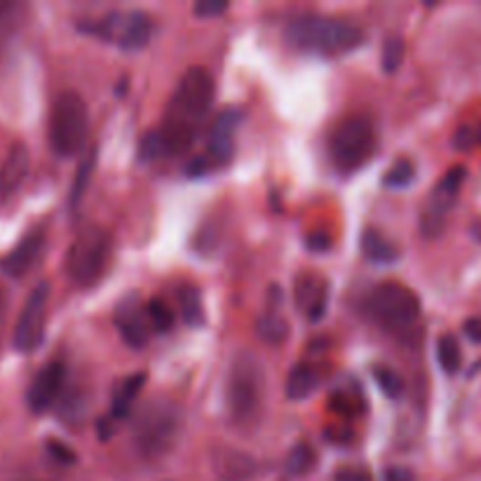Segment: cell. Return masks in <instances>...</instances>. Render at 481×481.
Listing matches in <instances>:
<instances>
[{"mask_svg": "<svg viewBox=\"0 0 481 481\" xmlns=\"http://www.w3.org/2000/svg\"><path fill=\"white\" fill-rule=\"evenodd\" d=\"M214 94H216V82L209 68L204 66H191L179 85L174 89L167 115H164V125L160 127L172 146V155L186 151L195 139L197 130L207 118L209 109L214 104Z\"/></svg>", "mask_w": 481, "mask_h": 481, "instance_id": "cell-1", "label": "cell"}, {"mask_svg": "<svg viewBox=\"0 0 481 481\" xmlns=\"http://www.w3.org/2000/svg\"><path fill=\"white\" fill-rule=\"evenodd\" d=\"M287 43L306 52L339 57L364 43V31L357 24L327 15H298L285 28Z\"/></svg>", "mask_w": 481, "mask_h": 481, "instance_id": "cell-2", "label": "cell"}, {"mask_svg": "<svg viewBox=\"0 0 481 481\" xmlns=\"http://www.w3.org/2000/svg\"><path fill=\"white\" fill-rule=\"evenodd\" d=\"M266 400V369L254 352H237L225 373V409L235 425L258 421Z\"/></svg>", "mask_w": 481, "mask_h": 481, "instance_id": "cell-3", "label": "cell"}, {"mask_svg": "<svg viewBox=\"0 0 481 481\" xmlns=\"http://www.w3.org/2000/svg\"><path fill=\"white\" fill-rule=\"evenodd\" d=\"M183 427V413L172 400L148 402L131 427L134 446L146 460H160L174 449Z\"/></svg>", "mask_w": 481, "mask_h": 481, "instance_id": "cell-4", "label": "cell"}, {"mask_svg": "<svg viewBox=\"0 0 481 481\" xmlns=\"http://www.w3.org/2000/svg\"><path fill=\"white\" fill-rule=\"evenodd\" d=\"M113 240L106 228L97 224L82 225L66 252V275L73 285L92 287L104 277L110 261Z\"/></svg>", "mask_w": 481, "mask_h": 481, "instance_id": "cell-5", "label": "cell"}, {"mask_svg": "<svg viewBox=\"0 0 481 481\" xmlns=\"http://www.w3.org/2000/svg\"><path fill=\"white\" fill-rule=\"evenodd\" d=\"M89 137V113L78 92H61L49 113V146L61 158H73Z\"/></svg>", "mask_w": 481, "mask_h": 481, "instance_id": "cell-6", "label": "cell"}, {"mask_svg": "<svg viewBox=\"0 0 481 481\" xmlns=\"http://www.w3.org/2000/svg\"><path fill=\"white\" fill-rule=\"evenodd\" d=\"M82 33L120 49H143L155 33V19L141 10H113L99 19L78 24Z\"/></svg>", "mask_w": 481, "mask_h": 481, "instance_id": "cell-7", "label": "cell"}, {"mask_svg": "<svg viewBox=\"0 0 481 481\" xmlns=\"http://www.w3.org/2000/svg\"><path fill=\"white\" fill-rule=\"evenodd\" d=\"M329 153L340 170H357L376 153V130L367 115H348L329 137Z\"/></svg>", "mask_w": 481, "mask_h": 481, "instance_id": "cell-8", "label": "cell"}, {"mask_svg": "<svg viewBox=\"0 0 481 481\" xmlns=\"http://www.w3.org/2000/svg\"><path fill=\"white\" fill-rule=\"evenodd\" d=\"M367 308L378 324L394 329V331L409 329L411 324H416L421 315V301H418L416 291L392 279L373 287L367 298Z\"/></svg>", "mask_w": 481, "mask_h": 481, "instance_id": "cell-9", "label": "cell"}, {"mask_svg": "<svg viewBox=\"0 0 481 481\" xmlns=\"http://www.w3.org/2000/svg\"><path fill=\"white\" fill-rule=\"evenodd\" d=\"M463 181H465V167H451V170L439 179L433 195L427 200L425 209H423V216H421L423 235L425 237L442 235L444 225H446V216H449V212L454 209L455 200H458L460 195Z\"/></svg>", "mask_w": 481, "mask_h": 481, "instance_id": "cell-10", "label": "cell"}, {"mask_svg": "<svg viewBox=\"0 0 481 481\" xmlns=\"http://www.w3.org/2000/svg\"><path fill=\"white\" fill-rule=\"evenodd\" d=\"M47 301H49V285L40 282L31 289L26 303H24L19 319H16L15 336L12 343L19 352H33L43 343L45 334V318H47Z\"/></svg>", "mask_w": 481, "mask_h": 481, "instance_id": "cell-11", "label": "cell"}, {"mask_svg": "<svg viewBox=\"0 0 481 481\" xmlns=\"http://www.w3.org/2000/svg\"><path fill=\"white\" fill-rule=\"evenodd\" d=\"M115 327L120 331L127 345L131 348H143L151 340V322H148L146 306H141L137 294L122 296L113 310Z\"/></svg>", "mask_w": 481, "mask_h": 481, "instance_id": "cell-12", "label": "cell"}, {"mask_svg": "<svg viewBox=\"0 0 481 481\" xmlns=\"http://www.w3.org/2000/svg\"><path fill=\"white\" fill-rule=\"evenodd\" d=\"M242 122L240 109H225L216 115V120L209 127L207 158L212 164H225L235 153V131Z\"/></svg>", "mask_w": 481, "mask_h": 481, "instance_id": "cell-13", "label": "cell"}, {"mask_svg": "<svg viewBox=\"0 0 481 481\" xmlns=\"http://www.w3.org/2000/svg\"><path fill=\"white\" fill-rule=\"evenodd\" d=\"M66 381V367L61 361H49L36 373V378L28 385L26 402L31 406L33 413H43L49 406L59 400L61 388H64Z\"/></svg>", "mask_w": 481, "mask_h": 481, "instance_id": "cell-14", "label": "cell"}, {"mask_svg": "<svg viewBox=\"0 0 481 481\" xmlns=\"http://www.w3.org/2000/svg\"><path fill=\"white\" fill-rule=\"evenodd\" d=\"M296 308L306 315L308 322H318L322 319L324 310L329 303V285L327 279L315 273H303L296 277L294 287Z\"/></svg>", "mask_w": 481, "mask_h": 481, "instance_id": "cell-15", "label": "cell"}, {"mask_svg": "<svg viewBox=\"0 0 481 481\" xmlns=\"http://www.w3.org/2000/svg\"><path fill=\"white\" fill-rule=\"evenodd\" d=\"M45 249V233L43 230H33L26 237H22V242L3 258L0 268L5 270L10 277H24L28 270L38 263L40 254Z\"/></svg>", "mask_w": 481, "mask_h": 481, "instance_id": "cell-16", "label": "cell"}, {"mask_svg": "<svg viewBox=\"0 0 481 481\" xmlns=\"http://www.w3.org/2000/svg\"><path fill=\"white\" fill-rule=\"evenodd\" d=\"M214 470L224 481H246L258 472V463L242 451L221 449L214 454Z\"/></svg>", "mask_w": 481, "mask_h": 481, "instance_id": "cell-17", "label": "cell"}, {"mask_svg": "<svg viewBox=\"0 0 481 481\" xmlns=\"http://www.w3.org/2000/svg\"><path fill=\"white\" fill-rule=\"evenodd\" d=\"M28 164H31L28 148L24 143H12L5 160L0 164V191L10 195V193H15L16 188L22 186V181L28 174Z\"/></svg>", "mask_w": 481, "mask_h": 481, "instance_id": "cell-18", "label": "cell"}, {"mask_svg": "<svg viewBox=\"0 0 481 481\" xmlns=\"http://www.w3.org/2000/svg\"><path fill=\"white\" fill-rule=\"evenodd\" d=\"M319 385V371L308 361H301V364H296L294 369L287 376L285 383V392L291 402L298 400H308Z\"/></svg>", "mask_w": 481, "mask_h": 481, "instance_id": "cell-19", "label": "cell"}, {"mask_svg": "<svg viewBox=\"0 0 481 481\" xmlns=\"http://www.w3.org/2000/svg\"><path fill=\"white\" fill-rule=\"evenodd\" d=\"M361 252L369 261L381 263V266H388L400 258V249L394 245L390 237H385L378 228H367L361 233Z\"/></svg>", "mask_w": 481, "mask_h": 481, "instance_id": "cell-20", "label": "cell"}, {"mask_svg": "<svg viewBox=\"0 0 481 481\" xmlns=\"http://www.w3.org/2000/svg\"><path fill=\"white\" fill-rule=\"evenodd\" d=\"M256 331L266 343L270 345L285 343L287 336H289V322H287L282 310L277 308V301H268L266 312L256 319Z\"/></svg>", "mask_w": 481, "mask_h": 481, "instance_id": "cell-21", "label": "cell"}, {"mask_svg": "<svg viewBox=\"0 0 481 481\" xmlns=\"http://www.w3.org/2000/svg\"><path fill=\"white\" fill-rule=\"evenodd\" d=\"M143 385H146V373H141V371L131 373V376H127L125 381L118 385V390H115V394H113V416L115 418H125L127 413H130L131 404L137 402V397L143 390Z\"/></svg>", "mask_w": 481, "mask_h": 481, "instance_id": "cell-22", "label": "cell"}, {"mask_svg": "<svg viewBox=\"0 0 481 481\" xmlns=\"http://www.w3.org/2000/svg\"><path fill=\"white\" fill-rule=\"evenodd\" d=\"M181 312H183V322L188 327H204V306H203V291L195 285H186L179 289Z\"/></svg>", "mask_w": 481, "mask_h": 481, "instance_id": "cell-23", "label": "cell"}, {"mask_svg": "<svg viewBox=\"0 0 481 481\" xmlns=\"http://www.w3.org/2000/svg\"><path fill=\"white\" fill-rule=\"evenodd\" d=\"M437 360L439 367L444 369V373H449V376H454L460 369V364H463V350H460V343L454 334L439 336Z\"/></svg>", "mask_w": 481, "mask_h": 481, "instance_id": "cell-24", "label": "cell"}, {"mask_svg": "<svg viewBox=\"0 0 481 481\" xmlns=\"http://www.w3.org/2000/svg\"><path fill=\"white\" fill-rule=\"evenodd\" d=\"M315 465H318V454L308 442L296 444L294 449L289 451V455H287V470L294 476H306Z\"/></svg>", "mask_w": 481, "mask_h": 481, "instance_id": "cell-25", "label": "cell"}, {"mask_svg": "<svg viewBox=\"0 0 481 481\" xmlns=\"http://www.w3.org/2000/svg\"><path fill=\"white\" fill-rule=\"evenodd\" d=\"M371 373L373 381H376V385L381 388V392H383L385 397L400 400L402 394H404V378L394 371V369L385 367V364H376V367L371 369Z\"/></svg>", "mask_w": 481, "mask_h": 481, "instance_id": "cell-26", "label": "cell"}, {"mask_svg": "<svg viewBox=\"0 0 481 481\" xmlns=\"http://www.w3.org/2000/svg\"><path fill=\"white\" fill-rule=\"evenodd\" d=\"M164 155H172V146L162 134V130L158 127V130L148 131L146 137L141 139V143H139V158L153 162V160L164 158Z\"/></svg>", "mask_w": 481, "mask_h": 481, "instance_id": "cell-27", "label": "cell"}, {"mask_svg": "<svg viewBox=\"0 0 481 481\" xmlns=\"http://www.w3.org/2000/svg\"><path fill=\"white\" fill-rule=\"evenodd\" d=\"M94 162H97V148H89L88 153L82 155L80 164H78V174L73 179V191H71V203L78 204L80 203V197L85 195L89 186V179H92L94 172Z\"/></svg>", "mask_w": 481, "mask_h": 481, "instance_id": "cell-28", "label": "cell"}, {"mask_svg": "<svg viewBox=\"0 0 481 481\" xmlns=\"http://www.w3.org/2000/svg\"><path fill=\"white\" fill-rule=\"evenodd\" d=\"M413 179H416V164L411 162L409 158H397L385 172L383 183L388 188H404Z\"/></svg>", "mask_w": 481, "mask_h": 481, "instance_id": "cell-29", "label": "cell"}, {"mask_svg": "<svg viewBox=\"0 0 481 481\" xmlns=\"http://www.w3.org/2000/svg\"><path fill=\"white\" fill-rule=\"evenodd\" d=\"M146 315L153 331H160V334H164V331H170L174 327V312H172V308L162 298H151L146 303Z\"/></svg>", "mask_w": 481, "mask_h": 481, "instance_id": "cell-30", "label": "cell"}, {"mask_svg": "<svg viewBox=\"0 0 481 481\" xmlns=\"http://www.w3.org/2000/svg\"><path fill=\"white\" fill-rule=\"evenodd\" d=\"M404 55H406V45H404V40H402V36H392V38L385 40L383 55H381L383 71L388 73V76L400 71L402 61H404Z\"/></svg>", "mask_w": 481, "mask_h": 481, "instance_id": "cell-31", "label": "cell"}, {"mask_svg": "<svg viewBox=\"0 0 481 481\" xmlns=\"http://www.w3.org/2000/svg\"><path fill=\"white\" fill-rule=\"evenodd\" d=\"M26 7L19 3H0V40L15 33V28L22 24V15Z\"/></svg>", "mask_w": 481, "mask_h": 481, "instance_id": "cell-32", "label": "cell"}, {"mask_svg": "<svg viewBox=\"0 0 481 481\" xmlns=\"http://www.w3.org/2000/svg\"><path fill=\"white\" fill-rule=\"evenodd\" d=\"M454 146L458 151H472L475 146H481V125H463L454 137Z\"/></svg>", "mask_w": 481, "mask_h": 481, "instance_id": "cell-33", "label": "cell"}, {"mask_svg": "<svg viewBox=\"0 0 481 481\" xmlns=\"http://www.w3.org/2000/svg\"><path fill=\"white\" fill-rule=\"evenodd\" d=\"M228 10L230 5L225 0H200L193 5V15L200 16V19H212V16H219Z\"/></svg>", "mask_w": 481, "mask_h": 481, "instance_id": "cell-34", "label": "cell"}, {"mask_svg": "<svg viewBox=\"0 0 481 481\" xmlns=\"http://www.w3.org/2000/svg\"><path fill=\"white\" fill-rule=\"evenodd\" d=\"M47 451L49 455L55 460H59V463H64V465H71V463H76V454H73L66 444H61L59 439H49L47 442Z\"/></svg>", "mask_w": 481, "mask_h": 481, "instance_id": "cell-35", "label": "cell"}, {"mask_svg": "<svg viewBox=\"0 0 481 481\" xmlns=\"http://www.w3.org/2000/svg\"><path fill=\"white\" fill-rule=\"evenodd\" d=\"M334 481H373V476L361 467H340L334 475Z\"/></svg>", "mask_w": 481, "mask_h": 481, "instance_id": "cell-36", "label": "cell"}, {"mask_svg": "<svg viewBox=\"0 0 481 481\" xmlns=\"http://www.w3.org/2000/svg\"><path fill=\"white\" fill-rule=\"evenodd\" d=\"M385 481H416V475L409 467L402 465H392L385 470Z\"/></svg>", "mask_w": 481, "mask_h": 481, "instance_id": "cell-37", "label": "cell"}, {"mask_svg": "<svg viewBox=\"0 0 481 481\" xmlns=\"http://www.w3.org/2000/svg\"><path fill=\"white\" fill-rule=\"evenodd\" d=\"M306 242L312 252H327L329 246H331V237H329L327 233H315V235H308Z\"/></svg>", "mask_w": 481, "mask_h": 481, "instance_id": "cell-38", "label": "cell"}, {"mask_svg": "<svg viewBox=\"0 0 481 481\" xmlns=\"http://www.w3.org/2000/svg\"><path fill=\"white\" fill-rule=\"evenodd\" d=\"M209 167H212V162H209L207 155H200V158H193L191 162H188V174H191V176L207 174Z\"/></svg>", "mask_w": 481, "mask_h": 481, "instance_id": "cell-39", "label": "cell"}, {"mask_svg": "<svg viewBox=\"0 0 481 481\" xmlns=\"http://www.w3.org/2000/svg\"><path fill=\"white\" fill-rule=\"evenodd\" d=\"M463 331H465V336L472 340V343H481V318L467 319Z\"/></svg>", "mask_w": 481, "mask_h": 481, "instance_id": "cell-40", "label": "cell"}, {"mask_svg": "<svg viewBox=\"0 0 481 481\" xmlns=\"http://www.w3.org/2000/svg\"><path fill=\"white\" fill-rule=\"evenodd\" d=\"M5 197H7V195H5V193L0 191V203H3V200H5Z\"/></svg>", "mask_w": 481, "mask_h": 481, "instance_id": "cell-41", "label": "cell"}, {"mask_svg": "<svg viewBox=\"0 0 481 481\" xmlns=\"http://www.w3.org/2000/svg\"><path fill=\"white\" fill-rule=\"evenodd\" d=\"M22 481H38V479H22Z\"/></svg>", "mask_w": 481, "mask_h": 481, "instance_id": "cell-42", "label": "cell"}]
</instances>
